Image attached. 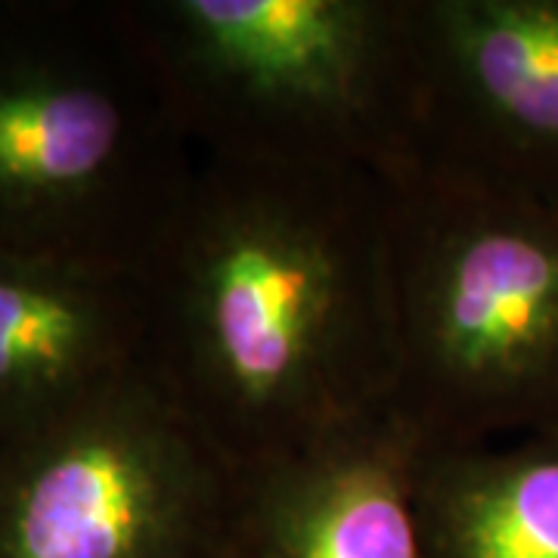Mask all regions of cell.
<instances>
[{"mask_svg":"<svg viewBox=\"0 0 558 558\" xmlns=\"http://www.w3.org/2000/svg\"><path fill=\"white\" fill-rule=\"evenodd\" d=\"M143 282L149 376L240 475L391 413L379 174L199 156Z\"/></svg>","mask_w":558,"mask_h":558,"instance_id":"6da1fadb","label":"cell"},{"mask_svg":"<svg viewBox=\"0 0 558 558\" xmlns=\"http://www.w3.org/2000/svg\"><path fill=\"white\" fill-rule=\"evenodd\" d=\"M196 168L128 0H0V258L146 277Z\"/></svg>","mask_w":558,"mask_h":558,"instance_id":"7a4b0ae2","label":"cell"},{"mask_svg":"<svg viewBox=\"0 0 558 558\" xmlns=\"http://www.w3.org/2000/svg\"><path fill=\"white\" fill-rule=\"evenodd\" d=\"M388 186L395 395L422 450L558 428V205L410 161Z\"/></svg>","mask_w":558,"mask_h":558,"instance_id":"3957f363","label":"cell"},{"mask_svg":"<svg viewBox=\"0 0 558 558\" xmlns=\"http://www.w3.org/2000/svg\"><path fill=\"white\" fill-rule=\"evenodd\" d=\"M199 156L360 168L416 159L410 0H128Z\"/></svg>","mask_w":558,"mask_h":558,"instance_id":"277c9868","label":"cell"},{"mask_svg":"<svg viewBox=\"0 0 558 558\" xmlns=\"http://www.w3.org/2000/svg\"><path fill=\"white\" fill-rule=\"evenodd\" d=\"M240 490L143 366L0 444V558H227Z\"/></svg>","mask_w":558,"mask_h":558,"instance_id":"5b68a950","label":"cell"},{"mask_svg":"<svg viewBox=\"0 0 558 558\" xmlns=\"http://www.w3.org/2000/svg\"><path fill=\"white\" fill-rule=\"evenodd\" d=\"M416 159L558 205V0H410Z\"/></svg>","mask_w":558,"mask_h":558,"instance_id":"8992f818","label":"cell"},{"mask_svg":"<svg viewBox=\"0 0 558 558\" xmlns=\"http://www.w3.org/2000/svg\"><path fill=\"white\" fill-rule=\"evenodd\" d=\"M416 438L391 413L242 475L230 558H425Z\"/></svg>","mask_w":558,"mask_h":558,"instance_id":"52a82bcc","label":"cell"},{"mask_svg":"<svg viewBox=\"0 0 558 558\" xmlns=\"http://www.w3.org/2000/svg\"><path fill=\"white\" fill-rule=\"evenodd\" d=\"M143 277L0 258V444L146 366Z\"/></svg>","mask_w":558,"mask_h":558,"instance_id":"ba28073f","label":"cell"},{"mask_svg":"<svg viewBox=\"0 0 558 558\" xmlns=\"http://www.w3.org/2000/svg\"><path fill=\"white\" fill-rule=\"evenodd\" d=\"M413 497L425 558H558V428L418 447Z\"/></svg>","mask_w":558,"mask_h":558,"instance_id":"9c48e42d","label":"cell"},{"mask_svg":"<svg viewBox=\"0 0 558 558\" xmlns=\"http://www.w3.org/2000/svg\"><path fill=\"white\" fill-rule=\"evenodd\" d=\"M227 558H230V553H227Z\"/></svg>","mask_w":558,"mask_h":558,"instance_id":"30bf717a","label":"cell"}]
</instances>
